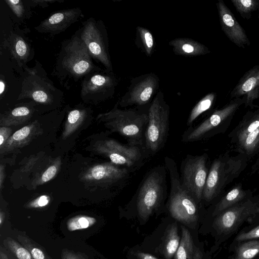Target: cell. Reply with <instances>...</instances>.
I'll return each instance as SVG.
<instances>
[{
	"mask_svg": "<svg viewBox=\"0 0 259 259\" xmlns=\"http://www.w3.org/2000/svg\"><path fill=\"white\" fill-rule=\"evenodd\" d=\"M79 31L92 59L104 65L107 72L112 71L107 35L102 21L91 17L82 23Z\"/></svg>",
	"mask_w": 259,
	"mask_h": 259,
	"instance_id": "9c48e42d",
	"label": "cell"
},
{
	"mask_svg": "<svg viewBox=\"0 0 259 259\" xmlns=\"http://www.w3.org/2000/svg\"><path fill=\"white\" fill-rule=\"evenodd\" d=\"M217 6L222 29L228 38L239 47L244 48L245 45H249V40L244 29L224 1L219 0Z\"/></svg>",
	"mask_w": 259,
	"mask_h": 259,
	"instance_id": "ac0fdd59",
	"label": "cell"
},
{
	"mask_svg": "<svg viewBox=\"0 0 259 259\" xmlns=\"http://www.w3.org/2000/svg\"><path fill=\"white\" fill-rule=\"evenodd\" d=\"M136 255L139 259H157L154 256L144 252H137Z\"/></svg>",
	"mask_w": 259,
	"mask_h": 259,
	"instance_id": "b9f144b4",
	"label": "cell"
},
{
	"mask_svg": "<svg viewBox=\"0 0 259 259\" xmlns=\"http://www.w3.org/2000/svg\"><path fill=\"white\" fill-rule=\"evenodd\" d=\"M35 103H29L20 105L0 116L1 126L18 125L29 120L35 111Z\"/></svg>",
	"mask_w": 259,
	"mask_h": 259,
	"instance_id": "7402d4cb",
	"label": "cell"
},
{
	"mask_svg": "<svg viewBox=\"0 0 259 259\" xmlns=\"http://www.w3.org/2000/svg\"><path fill=\"white\" fill-rule=\"evenodd\" d=\"M96 222V220L94 218L84 215H79L68 220L67 227L69 231H74L90 227Z\"/></svg>",
	"mask_w": 259,
	"mask_h": 259,
	"instance_id": "d6a6232c",
	"label": "cell"
},
{
	"mask_svg": "<svg viewBox=\"0 0 259 259\" xmlns=\"http://www.w3.org/2000/svg\"><path fill=\"white\" fill-rule=\"evenodd\" d=\"M15 15L20 19L28 18L31 15L29 0H6L5 1Z\"/></svg>",
	"mask_w": 259,
	"mask_h": 259,
	"instance_id": "f1b7e54d",
	"label": "cell"
},
{
	"mask_svg": "<svg viewBox=\"0 0 259 259\" xmlns=\"http://www.w3.org/2000/svg\"><path fill=\"white\" fill-rule=\"evenodd\" d=\"M18 259H34L29 251L13 239L8 237L4 241Z\"/></svg>",
	"mask_w": 259,
	"mask_h": 259,
	"instance_id": "e575fe53",
	"label": "cell"
},
{
	"mask_svg": "<svg viewBox=\"0 0 259 259\" xmlns=\"http://www.w3.org/2000/svg\"><path fill=\"white\" fill-rule=\"evenodd\" d=\"M12 130L8 126L0 127V148L2 147L11 136Z\"/></svg>",
	"mask_w": 259,
	"mask_h": 259,
	"instance_id": "f35d334b",
	"label": "cell"
},
{
	"mask_svg": "<svg viewBox=\"0 0 259 259\" xmlns=\"http://www.w3.org/2000/svg\"><path fill=\"white\" fill-rule=\"evenodd\" d=\"M61 164L60 159H56L43 171L40 176L34 180L33 184L37 186L51 180L57 175Z\"/></svg>",
	"mask_w": 259,
	"mask_h": 259,
	"instance_id": "836d02e7",
	"label": "cell"
},
{
	"mask_svg": "<svg viewBox=\"0 0 259 259\" xmlns=\"http://www.w3.org/2000/svg\"><path fill=\"white\" fill-rule=\"evenodd\" d=\"M5 166L2 164L0 165V188L1 190L2 189V186L4 179L5 178Z\"/></svg>",
	"mask_w": 259,
	"mask_h": 259,
	"instance_id": "7bdbcfd3",
	"label": "cell"
},
{
	"mask_svg": "<svg viewBox=\"0 0 259 259\" xmlns=\"http://www.w3.org/2000/svg\"><path fill=\"white\" fill-rule=\"evenodd\" d=\"M0 259H9V258L4 252H3L2 251H1Z\"/></svg>",
	"mask_w": 259,
	"mask_h": 259,
	"instance_id": "bcb514c9",
	"label": "cell"
},
{
	"mask_svg": "<svg viewBox=\"0 0 259 259\" xmlns=\"http://www.w3.org/2000/svg\"><path fill=\"white\" fill-rule=\"evenodd\" d=\"M62 259H85L84 255L79 253L64 249L62 252Z\"/></svg>",
	"mask_w": 259,
	"mask_h": 259,
	"instance_id": "60d3db41",
	"label": "cell"
},
{
	"mask_svg": "<svg viewBox=\"0 0 259 259\" xmlns=\"http://www.w3.org/2000/svg\"><path fill=\"white\" fill-rule=\"evenodd\" d=\"M243 99L245 106H253V102L259 98V65L247 71L231 92V98Z\"/></svg>",
	"mask_w": 259,
	"mask_h": 259,
	"instance_id": "d6986e66",
	"label": "cell"
},
{
	"mask_svg": "<svg viewBox=\"0 0 259 259\" xmlns=\"http://www.w3.org/2000/svg\"><path fill=\"white\" fill-rule=\"evenodd\" d=\"M215 98V94L211 93L204 96L192 109L188 118L187 125L191 126L194 120L202 113L209 109Z\"/></svg>",
	"mask_w": 259,
	"mask_h": 259,
	"instance_id": "83f0119b",
	"label": "cell"
},
{
	"mask_svg": "<svg viewBox=\"0 0 259 259\" xmlns=\"http://www.w3.org/2000/svg\"><path fill=\"white\" fill-rule=\"evenodd\" d=\"M88 109L83 106L70 110L67 115L62 136L63 139L70 136L83 123L88 116Z\"/></svg>",
	"mask_w": 259,
	"mask_h": 259,
	"instance_id": "d4e9b609",
	"label": "cell"
},
{
	"mask_svg": "<svg viewBox=\"0 0 259 259\" xmlns=\"http://www.w3.org/2000/svg\"><path fill=\"white\" fill-rule=\"evenodd\" d=\"M202 253L194 243L190 232L182 226V235L175 259H202Z\"/></svg>",
	"mask_w": 259,
	"mask_h": 259,
	"instance_id": "cb8c5ba5",
	"label": "cell"
},
{
	"mask_svg": "<svg viewBox=\"0 0 259 259\" xmlns=\"http://www.w3.org/2000/svg\"><path fill=\"white\" fill-rule=\"evenodd\" d=\"M22 32L11 31L8 37V48L12 58L23 68L33 58V50Z\"/></svg>",
	"mask_w": 259,
	"mask_h": 259,
	"instance_id": "44dd1931",
	"label": "cell"
},
{
	"mask_svg": "<svg viewBox=\"0 0 259 259\" xmlns=\"http://www.w3.org/2000/svg\"><path fill=\"white\" fill-rule=\"evenodd\" d=\"M243 103H244L243 99L240 98H236L223 108L215 110L211 116L201 123L186 130L183 135L182 141L184 142H191L204 138L208 132L213 130L235 112Z\"/></svg>",
	"mask_w": 259,
	"mask_h": 259,
	"instance_id": "5bb4252c",
	"label": "cell"
},
{
	"mask_svg": "<svg viewBox=\"0 0 259 259\" xmlns=\"http://www.w3.org/2000/svg\"><path fill=\"white\" fill-rule=\"evenodd\" d=\"M176 223L167 227L165 234L163 245V253L166 259H171L176 254L180 243Z\"/></svg>",
	"mask_w": 259,
	"mask_h": 259,
	"instance_id": "484cf974",
	"label": "cell"
},
{
	"mask_svg": "<svg viewBox=\"0 0 259 259\" xmlns=\"http://www.w3.org/2000/svg\"><path fill=\"white\" fill-rule=\"evenodd\" d=\"M102 69L96 65L77 30L70 38L64 40L57 55L54 74L64 87L83 79L87 75Z\"/></svg>",
	"mask_w": 259,
	"mask_h": 259,
	"instance_id": "6da1fadb",
	"label": "cell"
},
{
	"mask_svg": "<svg viewBox=\"0 0 259 259\" xmlns=\"http://www.w3.org/2000/svg\"><path fill=\"white\" fill-rule=\"evenodd\" d=\"M246 192L240 186H237L231 189L219 202L213 214H217L234 205L245 197Z\"/></svg>",
	"mask_w": 259,
	"mask_h": 259,
	"instance_id": "4316f807",
	"label": "cell"
},
{
	"mask_svg": "<svg viewBox=\"0 0 259 259\" xmlns=\"http://www.w3.org/2000/svg\"><path fill=\"white\" fill-rule=\"evenodd\" d=\"M50 198L48 195H41L30 201L27 204L28 208H39L47 205L50 202Z\"/></svg>",
	"mask_w": 259,
	"mask_h": 259,
	"instance_id": "8d00e7d4",
	"label": "cell"
},
{
	"mask_svg": "<svg viewBox=\"0 0 259 259\" xmlns=\"http://www.w3.org/2000/svg\"><path fill=\"white\" fill-rule=\"evenodd\" d=\"M133 169L117 165L111 162L97 164L83 172L80 180L90 185L109 186L127 180Z\"/></svg>",
	"mask_w": 259,
	"mask_h": 259,
	"instance_id": "4fadbf2b",
	"label": "cell"
},
{
	"mask_svg": "<svg viewBox=\"0 0 259 259\" xmlns=\"http://www.w3.org/2000/svg\"><path fill=\"white\" fill-rule=\"evenodd\" d=\"M237 148L247 156L259 151V108L249 112L233 132Z\"/></svg>",
	"mask_w": 259,
	"mask_h": 259,
	"instance_id": "7c38bea8",
	"label": "cell"
},
{
	"mask_svg": "<svg viewBox=\"0 0 259 259\" xmlns=\"http://www.w3.org/2000/svg\"><path fill=\"white\" fill-rule=\"evenodd\" d=\"M207 155H188L181 164V182L182 185L200 202L208 171L206 166Z\"/></svg>",
	"mask_w": 259,
	"mask_h": 259,
	"instance_id": "30bf717a",
	"label": "cell"
},
{
	"mask_svg": "<svg viewBox=\"0 0 259 259\" xmlns=\"http://www.w3.org/2000/svg\"><path fill=\"white\" fill-rule=\"evenodd\" d=\"M90 147L94 152L106 157L112 163L127 168H137L144 159L145 149L141 148L143 147L124 145L108 137L94 140Z\"/></svg>",
	"mask_w": 259,
	"mask_h": 259,
	"instance_id": "ba28073f",
	"label": "cell"
},
{
	"mask_svg": "<svg viewBox=\"0 0 259 259\" xmlns=\"http://www.w3.org/2000/svg\"><path fill=\"white\" fill-rule=\"evenodd\" d=\"M6 89V84L5 81L1 78L0 80V95L1 96L4 94Z\"/></svg>",
	"mask_w": 259,
	"mask_h": 259,
	"instance_id": "ee69618b",
	"label": "cell"
},
{
	"mask_svg": "<svg viewBox=\"0 0 259 259\" xmlns=\"http://www.w3.org/2000/svg\"><path fill=\"white\" fill-rule=\"evenodd\" d=\"M259 213V203L248 200L228 208L217 218L215 224L220 231L228 233L234 230L248 217Z\"/></svg>",
	"mask_w": 259,
	"mask_h": 259,
	"instance_id": "9a60e30c",
	"label": "cell"
},
{
	"mask_svg": "<svg viewBox=\"0 0 259 259\" xmlns=\"http://www.w3.org/2000/svg\"><path fill=\"white\" fill-rule=\"evenodd\" d=\"M117 102L110 111L99 114L97 119L111 133H117L128 144L144 147V135L148 121V113L134 109L122 110Z\"/></svg>",
	"mask_w": 259,
	"mask_h": 259,
	"instance_id": "7a4b0ae2",
	"label": "cell"
},
{
	"mask_svg": "<svg viewBox=\"0 0 259 259\" xmlns=\"http://www.w3.org/2000/svg\"><path fill=\"white\" fill-rule=\"evenodd\" d=\"M17 238L20 244L29 251L34 259H51L40 247L38 246L29 237L19 235Z\"/></svg>",
	"mask_w": 259,
	"mask_h": 259,
	"instance_id": "f546056e",
	"label": "cell"
},
{
	"mask_svg": "<svg viewBox=\"0 0 259 259\" xmlns=\"http://www.w3.org/2000/svg\"><path fill=\"white\" fill-rule=\"evenodd\" d=\"M259 253V241H251L241 244L237 249L235 259H252Z\"/></svg>",
	"mask_w": 259,
	"mask_h": 259,
	"instance_id": "1f68e13d",
	"label": "cell"
},
{
	"mask_svg": "<svg viewBox=\"0 0 259 259\" xmlns=\"http://www.w3.org/2000/svg\"><path fill=\"white\" fill-rule=\"evenodd\" d=\"M82 17L79 8L65 9L52 14L34 28L39 33L54 35L64 31Z\"/></svg>",
	"mask_w": 259,
	"mask_h": 259,
	"instance_id": "2e32d148",
	"label": "cell"
},
{
	"mask_svg": "<svg viewBox=\"0 0 259 259\" xmlns=\"http://www.w3.org/2000/svg\"><path fill=\"white\" fill-rule=\"evenodd\" d=\"M169 44L172 47L175 53L180 55L199 56L210 52L205 46L190 38H176L171 40Z\"/></svg>",
	"mask_w": 259,
	"mask_h": 259,
	"instance_id": "603a6c76",
	"label": "cell"
},
{
	"mask_svg": "<svg viewBox=\"0 0 259 259\" xmlns=\"http://www.w3.org/2000/svg\"><path fill=\"white\" fill-rule=\"evenodd\" d=\"M245 161L239 157L221 156L213 160L208 173L202 199L210 201L243 170Z\"/></svg>",
	"mask_w": 259,
	"mask_h": 259,
	"instance_id": "52a82bcc",
	"label": "cell"
},
{
	"mask_svg": "<svg viewBox=\"0 0 259 259\" xmlns=\"http://www.w3.org/2000/svg\"><path fill=\"white\" fill-rule=\"evenodd\" d=\"M20 92L17 100L29 99L36 105H54L61 101L63 92L48 77L41 64L35 61L33 67H23Z\"/></svg>",
	"mask_w": 259,
	"mask_h": 259,
	"instance_id": "3957f363",
	"label": "cell"
},
{
	"mask_svg": "<svg viewBox=\"0 0 259 259\" xmlns=\"http://www.w3.org/2000/svg\"><path fill=\"white\" fill-rule=\"evenodd\" d=\"M64 2V1L63 0H29L30 5L32 8L37 6L42 8H46L48 7L50 4L55 2L62 3Z\"/></svg>",
	"mask_w": 259,
	"mask_h": 259,
	"instance_id": "ab89813d",
	"label": "cell"
},
{
	"mask_svg": "<svg viewBox=\"0 0 259 259\" xmlns=\"http://www.w3.org/2000/svg\"><path fill=\"white\" fill-rule=\"evenodd\" d=\"M102 71L93 72L82 80L80 97L84 102L96 103L114 94L116 85L115 77L110 72Z\"/></svg>",
	"mask_w": 259,
	"mask_h": 259,
	"instance_id": "8fae6325",
	"label": "cell"
},
{
	"mask_svg": "<svg viewBox=\"0 0 259 259\" xmlns=\"http://www.w3.org/2000/svg\"><path fill=\"white\" fill-rule=\"evenodd\" d=\"M256 165H257L258 166V167H257V168L259 169V163H256Z\"/></svg>",
	"mask_w": 259,
	"mask_h": 259,
	"instance_id": "7dc6e473",
	"label": "cell"
},
{
	"mask_svg": "<svg viewBox=\"0 0 259 259\" xmlns=\"http://www.w3.org/2000/svg\"><path fill=\"white\" fill-rule=\"evenodd\" d=\"M166 173L165 166L155 167L148 172L142 181L137 197L138 212L142 219H148L165 197Z\"/></svg>",
	"mask_w": 259,
	"mask_h": 259,
	"instance_id": "8992f818",
	"label": "cell"
},
{
	"mask_svg": "<svg viewBox=\"0 0 259 259\" xmlns=\"http://www.w3.org/2000/svg\"><path fill=\"white\" fill-rule=\"evenodd\" d=\"M148 115L144 147L146 152L152 154L164 147L168 135L169 108L161 92L153 100Z\"/></svg>",
	"mask_w": 259,
	"mask_h": 259,
	"instance_id": "5b68a950",
	"label": "cell"
},
{
	"mask_svg": "<svg viewBox=\"0 0 259 259\" xmlns=\"http://www.w3.org/2000/svg\"><path fill=\"white\" fill-rule=\"evenodd\" d=\"M137 29L146 53L147 55H151L154 45L152 34L148 29L142 27H138Z\"/></svg>",
	"mask_w": 259,
	"mask_h": 259,
	"instance_id": "d590c367",
	"label": "cell"
},
{
	"mask_svg": "<svg viewBox=\"0 0 259 259\" xmlns=\"http://www.w3.org/2000/svg\"><path fill=\"white\" fill-rule=\"evenodd\" d=\"M259 238V226L248 232L239 234L236 237L237 241H243Z\"/></svg>",
	"mask_w": 259,
	"mask_h": 259,
	"instance_id": "74e56055",
	"label": "cell"
},
{
	"mask_svg": "<svg viewBox=\"0 0 259 259\" xmlns=\"http://www.w3.org/2000/svg\"><path fill=\"white\" fill-rule=\"evenodd\" d=\"M158 86V79L153 74L140 77V79L131 86L128 92L118 102L121 107L147 104L156 91Z\"/></svg>",
	"mask_w": 259,
	"mask_h": 259,
	"instance_id": "e0dca14e",
	"label": "cell"
},
{
	"mask_svg": "<svg viewBox=\"0 0 259 259\" xmlns=\"http://www.w3.org/2000/svg\"><path fill=\"white\" fill-rule=\"evenodd\" d=\"M165 166L170 179V192L167 205L171 215L184 224L197 220L198 205L200 202L182 184L177 164L169 157L164 158Z\"/></svg>",
	"mask_w": 259,
	"mask_h": 259,
	"instance_id": "277c9868",
	"label": "cell"
},
{
	"mask_svg": "<svg viewBox=\"0 0 259 259\" xmlns=\"http://www.w3.org/2000/svg\"><path fill=\"white\" fill-rule=\"evenodd\" d=\"M43 133L40 124L35 120L12 134L5 144L0 148L1 155L13 151L28 145Z\"/></svg>",
	"mask_w": 259,
	"mask_h": 259,
	"instance_id": "ffe728a7",
	"label": "cell"
},
{
	"mask_svg": "<svg viewBox=\"0 0 259 259\" xmlns=\"http://www.w3.org/2000/svg\"><path fill=\"white\" fill-rule=\"evenodd\" d=\"M5 213L4 212L1 211L0 212V225L2 226L3 222L5 220Z\"/></svg>",
	"mask_w": 259,
	"mask_h": 259,
	"instance_id": "f6af8a7d",
	"label": "cell"
},
{
	"mask_svg": "<svg viewBox=\"0 0 259 259\" xmlns=\"http://www.w3.org/2000/svg\"><path fill=\"white\" fill-rule=\"evenodd\" d=\"M231 2L240 15L247 19L251 17V13L259 8L258 0H231Z\"/></svg>",
	"mask_w": 259,
	"mask_h": 259,
	"instance_id": "4dcf8cb0",
	"label": "cell"
}]
</instances>
